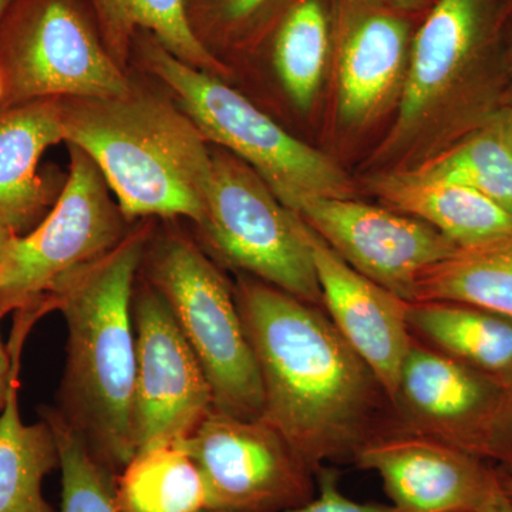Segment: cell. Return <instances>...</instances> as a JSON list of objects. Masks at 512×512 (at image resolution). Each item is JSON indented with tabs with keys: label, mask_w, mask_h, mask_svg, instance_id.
Segmentation results:
<instances>
[{
	"label": "cell",
	"mask_w": 512,
	"mask_h": 512,
	"mask_svg": "<svg viewBox=\"0 0 512 512\" xmlns=\"http://www.w3.org/2000/svg\"><path fill=\"white\" fill-rule=\"evenodd\" d=\"M136 377L133 439L137 451L181 443L214 410L200 360L188 345L167 302L150 284L134 288Z\"/></svg>",
	"instance_id": "11"
},
{
	"label": "cell",
	"mask_w": 512,
	"mask_h": 512,
	"mask_svg": "<svg viewBox=\"0 0 512 512\" xmlns=\"http://www.w3.org/2000/svg\"><path fill=\"white\" fill-rule=\"evenodd\" d=\"M505 394L503 384L413 338L390 400L393 429L443 441L487 461Z\"/></svg>",
	"instance_id": "13"
},
{
	"label": "cell",
	"mask_w": 512,
	"mask_h": 512,
	"mask_svg": "<svg viewBox=\"0 0 512 512\" xmlns=\"http://www.w3.org/2000/svg\"><path fill=\"white\" fill-rule=\"evenodd\" d=\"M335 45V0H291L274 36V64L293 103L308 109Z\"/></svg>",
	"instance_id": "22"
},
{
	"label": "cell",
	"mask_w": 512,
	"mask_h": 512,
	"mask_svg": "<svg viewBox=\"0 0 512 512\" xmlns=\"http://www.w3.org/2000/svg\"><path fill=\"white\" fill-rule=\"evenodd\" d=\"M376 190L396 210L426 222L457 248L512 237L510 212L467 185L406 173L382 178Z\"/></svg>",
	"instance_id": "19"
},
{
	"label": "cell",
	"mask_w": 512,
	"mask_h": 512,
	"mask_svg": "<svg viewBox=\"0 0 512 512\" xmlns=\"http://www.w3.org/2000/svg\"><path fill=\"white\" fill-rule=\"evenodd\" d=\"M64 140L63 101L43 99L0 113V218L25 235L49 202L37 165Z\"/></svg>",
	"instance_id": "18"
},
{
	"label": "cell",
	"mask_w": 512,
	"mask_h": 512,
	"mask_svg": "<svg viewBox=\"0 0 512 512\" xmlns=\"http://www.w3.org/2000/svg\"><path fill=\"white\" fill-rule=\"evenodd\" d=\"M235 298L261 375L264 417L315 473L353 463L393 429L382 382L320 306L256 278L242 279Z\"/></svg>",
	"instance_id": "1"
},
{
	"label": "cell",
	"mask_w": 512,
	"mask_h": 512,
	"mask_svg": "<svg viewBox=\"0 0 512 512\" xmlns=\"http://www.w3.org/2000/svg\"><path fill=\"white\" fill-rule=\"evenodd\" d=\"M13 0H0V19L5 15L6 10L12 5Z\"/></svg>",
	"instance_id": "37"
},
{
	"label": "cell",
	"mask_w": 512,
	"mask_h": 512,
	"mask_svg": "<svg viewBox=\"0 0 512 512\" xmlns=\"http://www.w3.org/2000/svg\"><path fill=\"white\" fill-rule=\"evenodd\" d=\"M291 0H208L211 13L229 32L249 29L264 18L269 10Z\"/></svg>",
	"instance_id": "28"
},
{
	"label": "cell",
	"mask_w": 512,
	"mask_h": 512,
	"mask_svg": "<svg viewBox=\"0 0 512 512\" xmlns=\"http://www.w3.org/2000/svg\"><path fill=\"white\" fill-rule=\"evenodd\" d=\"M107 39L123 52L128 37L137 29L153 33L158 45L207 73L224 72V66L212 55L192 29L187 0H93Z\"/></svg>",
	"instance_id": "25"
},
{
	"label": "cell",
	"mask_w": 512,
	"mask_h": 512,
	"mask_svg": "<svg viewBox=\"0 0 512 512\" xmlns=\"http://www.w3.org/2000/svg\"><path fill=\"white\" fill-rule=\"evenodd\" d=\"M487 461H494L497 468L512 473V387L505 394L504 404L495 421L490 443H488Z\"/></svg>",
	"instance_id": "29"
},
{
	"label": "cell",
	"mask_w": 512,
	"mask_h": 512,
	"mask_svg": "<svg viewBox=\"0 0 512 512\" xmlns=\"http://www.w3.org/2000/svg\"><path fill=\"white\" fill-rule=\"evenodd\" d=\"M6 92L5 76H3L2 69H0V100L3 99Z\"/></svg>",
	"instance_id": "38"
},
{
	"label": "cell",
	"mask_w": 512,
	"mask_h": 512,
	"mask_svg": "<svg viewBox=\"0 0 512 512\" xmlns=\"http://www.w3.org/2000/svg\"><path fill=\"white\" fill-rule=\"evenodd\" d=\"M147 239V229H138L47 293L67 326L66 366L53 410L116 476L136 454L131 306Z\"/></svg>",
	"instance_id": "2"
},
{
	"label": "cell",
	"mask_w": 512,
	"mask_h": 512,
	"mask_svg": "<svg viewBox=\"0 0 512 512\" xmlns=\"http://www.w3.org/2000/svg\"><path fill=\"white\" fill-rule=\"evenodd\" d=\"M16 237H19V235L0 218V265H2L6 252H8L10 244Z\"/></svg>",
	"instance_id": "33"
},
{
	"label": "cell",
	"mask_w": 512,
	"mask_h": 512,
	"mask_svg": "<svg viewBox=\"0 0 512 512\" xmlns=\"http://www.w3.org/2000/svg\"><path fill=\"white\" fill-rule=\"evenodd\" d=\"M40 417L55 431L62 471V505L59 512H123L116 498V474L101 466L53 407H43Z\"/></svg>",
	"instance_id": "26"
},
{
	"label": "cell",
	"mask_w": 512,
	"mask_h": 512,
	"mask_svg": "<svg viewBox=\"0 0 512 512\" xmlns=\"http://www.w3.org/2000/svg\"><path fill=\"white\" fill-rule=\"evenodd\" d=\"M47 313L39 303L16 311L9 350L12 379L0 412V512H57L43 494L45 478L60 467L59 446L49 421L26 424L19 407L23 345L37 319Z\"/></svg>",
	"instance_id": "17"
},
{
	"label": "cell",
	"mask_w": 512,
	"mask_h": 512,
	"mask_svg": "<svg viewBox=\"0 0 512 512\" xmlns=\"http://www.w3.org/2000/svg\"><path fill=\"white\" fill-rule=\"evenodd\" d=\"M295 214L346 264L406 302L421 274L458 249L426 222L352 198H305Z\"/></svg>",
	"instance_id": "12"
},
{
	"label": "cell",
	"mask_w": 512,
	"mask_h": 512,
	"mask_svg": "<svg viewBox=\"0 0 512 512\" xmlns=\"http://www.w3.org/2000/svg\"><path fill=\"white\" fill-rule=\"evenodd\" d=\"M6 92L19 103L114 99L133 92L70 0H28L3 42Z\"/></svg>",
	"instance_id": "10"
},
{
	"label": "cell",
	"mask_w": 512,
	"mask_h": 512,
	"mask_svg": "<svg viewBox=\"0 0 512 512\" xmlns=\"http://www.w3.org/2000/svg\"><path fill=\"white\" fill-rule=\"evenodd\" d=\"M407 323L414 339L511 389V318L468 303L421 301L409 302Z\"/></svg>",
	"instance_id": "20"
},
{
	"label": "cell",
	"mask_w": 512,
	"mask_h": 512,
	"mask_svg": "<svg viewBox=\"0 0 512 512\" xmlns=\"http://www.w3.org/2000/svg\"><path fill=\"white\" fill-rule=\"evenodd\" d=\"M397 512H477L498 487L497 468L431 437L392 429L357 453Z\"/></svg>",
	"instance_id": "14"
},
{
	"label": "cell",
	"mask_w": 512,
	"mask_h": 512,
	"mask_svg": "<svg viewBox=\"0 0 512 512\" xmlns=\"http://www.w3.org/2000/svg\"><path fill=\"white\" fill-rule=\"evenodd\" d=\"M504 50L508 67H512V16L504 23Z\"/></svg>",
	"instance_id": "34"
},
{
	"label": "cell",
	"mask_w": 512,
	"mask_h": 512,
	"mask_svg": "<svg viewBox=\"0 0 512 512\" xmlns=\"http://www.w3.org/2000/svg\"><path fill=\"white\" fill-rule=\"evenodd\" d=\"M181 444L204 478L207 510L282 512L318 494L315 470L264 416L212 410Z\"/></svg>",
	"instance_id": "9"
},
{
	"label": "cell",
	"mask_w": 512,
	"mask_h": 512,
	"mask_svg": "<svg viewBox=\"0 0 512 512\" xmlns=\"http://www.w3.org/2000/svg\"><path fill=\"white\" fill-rule=\"evenodd\" d=\"M64 140L116 192L123 217L205 218L212 156L200 128L171 104L131 92L63 103Z\"/></svg>",
	"instance_id": "3"
},
{
	"label": "cell",
	"mask_w": 512,
	"mask_h": 512,
	"mask_svg": "<svg viewBox=\"0 0 512 512\" xmlns=\"http://www.w3.org/2000/svg\"><path fill=\"white\" fill-rule=\"evenodd\" d=\"M10 379H12V355L9 346L6 348L0 335V412L8 399Z\"/></svg>",
	"instance_id": "30"
},
{
	"label": "cell",
	"mask_w": 512,
	"mask_h": 512,
	"mask_svg": "<svg viewBox=\"0 0 512 512\" xmlns=\"http://www.w3.org/2000/svg\"><path fill=\"white\" fill-rule=\"evenodd\" d=\"M505 109L510 111L511 117H512V97H510V100H508V103L504 104Z\"/></svg>",
	"instance_id": "39"
},
{
	"label": "cell",
	"mask_w": 512,
	"mask_h": 512,
	"mask_svg": "<svg viewBox=\"0 0 512 512\" xmlns=\"http://www.w3.org/2000/svg\"><path fill=\"white\" fill-rule=\"evenodd\" d=\"M309 242L329 319L392 400L413 339L407 323L409 302L346 264L311 228Z\"/></svg>",
	"instance_id": "15"
},
{
	"label": "cell",
	"mask_w": 512,
	"mask_h": 512,
	"mask_svg": "<svg viewBox=\"0 0 512 512\" xmlns=\"http://www.w3.org/2000/svg\"><path fill=\"white\" fill-rule=\"evenodd\" d=\"M468 303L512 319V237L458 248L421 274L414 302Z\"/></svg>",
	"instance_id": "23"
},
{
	"label": "cell",
	"mask_w": 512,
	"mask_h": 512,
	"mask_svg": "<svg viewBox=\"0 0 512 512\" xmlns=\"http://www.w3.org/2000/svg\"><path fill=\"white\" fill-rule=\"evenodd\" d=\"M116 498L123 512H201L208 508L204 478L181 443L137 451L116 476Z\"/></svg>",
	"instance_id": "21"
},
{
	"label": "cell",
	"mask_w": 512,
	"mask_h": 512,
	"mask_svg": "<svg viewBox=\"0 0 512 512\" xmlns=\"http://www.w3.org/2000/svg\"><path fill=\"white\" fill-rule=\"evenodd\" d=\"M69 180L55 208L13 239L0 265V319L45 298L63 276L92 264L127 237L96 163L70 146Z\"/></svg>",
	"instance_id": "8"
},
{
	"label": "cell",
	"mask_w": 512,
	"mask_h": 512,
	"mask_svg": "<svg viewBox=\"0 0 512 512\" xmlns=\"http://www.w3.org/2000/svg\"><path fill=\"white\" fill-rule=\"evenodd\" d=\"M373 2L407 13V15L424 16L436 0H373Z\"/></svg>",
	"instance_id": "31"
},
{
	"label": "cell",
	"mask_w": 512,
	"mask_h": 512,
	"mask_svg": "<svg viewBox=\"0 0 512 512\" xmlns=\"http://www.w3.org/2000/svg\"><path fill=\"white\" fill-rule=\"evenodd\" d=\"M148 259V284L163 296L200 360L215 412L247 420L264 416L258 363L227 279L181 235H165Z\"/></svg>",
	"instance_id": "5"
},
{
	"label": "cell",
	"mask_w": 512,
	"mask_h": 512,
	"mask_svg": "<svg viewBox=\"0 0 512 512\" xmlns=\"http://www.w3.org/2000/svg\"><path fill=\"white\" fill-rule=\"evenodd\" d=\"M409 64L402 127L451 93H460L481 123L490 119L501 110L497 76L508 66L500 0H436L414 32Z\"/></svg>",
	"instance_id": "7"
},
{
	"label": "cell",
	"mask_w": 512,
	"mask_h": 512,
	"mask_svg": "<svg viewBox=\"0 0 512 512\" xmlns=\"http://www.w3.org/2000/svg\"><path fill=\"white\" fill-rule=\"evenodd\" d=\"M500 12L505 23L512 16V0H500Z\"/></svg>",
	"instance_id": "36"
},
{
	"label": "cell",
	"mask_w": 512,
	"mask_h": 512,
	"mask_svg": "<svg viewBox=\"0 0 512 512\" xmlns=\"http://www.w3.org/2000/svg\"><path fill=\"white\" fill-rule=\"evenodd\" d=\"M318 494L311 503L282 512H397L390 504L360 503L352 500L340 488L339 473L329 466L316 471ZM201 512H227L204 510Z\"/></svg>",
	"instance_id": "27"
},
{
	"label": "cell",
	"mask_w": 512,
	"mask_h": 512,
	"mask_svg": "<svg viewBox=\"0 0 512 512\" xmlns=\"http://www.w3.org/2000/svg\"><path fill=\"white\" fill-rule=\"evenodd\" d=\"M146 57L205 140L248 164L289 210L295 212L309 197H353V185L338 165L286 133L214 74L184 63L158 43L147 47Z\"/></svg>",
	"instance_id": "4"
},
{
	"label": "cell",
	"mask_w": 512,
	"mask_h": 512,
	"mask_svg": "<svg viewBox=\"0 0 512 512\" xmlns=\"http://www.w3.org/2000/svg\"><path fill=\"white\" fill-rule=\"evenodd\" d=\"M200 228L229 264L295 298L322 305L308 225L234 154L212 156Z\"/></svg>",
	"instance_id": "6"
},
{
	"label": "cell",
	"mask_w": 512,
	"mask_h": 512,
	"mask_svg": "<svg viewBox=\"0 0 512 512\" xmlns=\"http://www.w3.org/2000/svg\"><path fill=\"white\" fill-rule=\"evenodd\" d=\"M430 180L467 185L512 215V117L501 109L456 146L413 171Z\"/></svg>",
	"instance_id": "24"
},
{
	"label": "cell",
	"mask_w": 512,
	"mask_h": 512,
	"mask_svg": "<svg viewBox=\"0 0 512 512\" xmlns=\"http://www.w3.org/2000/svg\"><path fill=\"white\" fill-rule=\"evenodd\" d=\"M417 25L413 15L373 0H335L343 119L363 121L379 109L409 59Z\"/></svg>",
	"instance_id": "16"
},
{
	"label": "cell",
	"mask_w": 512,
	"mask_h": 512,
	"mask_svg": "<svg viewBox=\"0 0 512 512\" xmlns=\"http://www.w3.org/2000/svg\"><path fill=\"white\" fill-rule=\"evenodd\" d=\"M477 512H512V503L501 490L500 483Z\"/></svg>",
	"instance_id": "32"
},
{
	"label": "cell",
	"mask_w": 512,
	"mask_h": 512,
	"mask_svg": "<svg viewBox=\"0 0 512 512\" xmlns=\"http://www.w3.org/2000/svg\"><path fill=\"white\" fill-rule=\"evenodd\" d=\"M497 476L501 490H503V493L507 495L508 500L512 503V473L497 468Z\"/></svg>",
	"instance_id": "35"
}]
</instances>
